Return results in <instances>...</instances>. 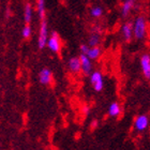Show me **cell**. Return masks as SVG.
Returning a JSON list of instances; mask_svg holds the SVG:
<instances>
[{"label": "cell", "mask_w": 150, "mask_h": 150, "mask_svg": "<svg viewBox=\"0 0 150 150\" xmlns=\"http://www.w3.org/2000/svg\"><path fill=\"white\" fill-rule=\"evenodd\" d=\"M89 48H90V46H89L88 44H81V46H79V50H81V54H86V55H87Z\"/></svg>", "instance_id": "19"}, {"label": "cell", "mask_w": 150, "mask_h": 150, "mask_svg": "<svg viewBox=\"0 0 150 150\" xmlns=\"http://www.w3.org/2000/svg\"><path fill=\"white\" fill-rule=\"evenodd\" d=\"M148 31V23L143 15L137 16L133 22V33L136 40H144Z\"/></svg>", "instance_id": "1"}, {"label": "cell", "mask_w": 150, "mask_h": 150, "mask_svg": "<svg viewBox=\"0 0 150 150\" xmlns=\"http://www.w3.org/2000/svg\"><path fill=\"white\" fill-rule=\"evenodd\" d=\"M48 41V29H47V22L44 18L41 21L40 26V33H39V40H38V45L40 48L45 47Z\"/></svg>", "instance_id": "3"}, {"label": "cell", "mask_w": 150, "mask_h": 150, "mask_svg": "<svg viewBox=\"0 0 150 150\" xmlns=\"http://www.w3.org/2000/svg\"><path fill=\"white\" fill-rule=\"evenodd\" d=\"M30 35H31V28H30L29 25H27L23 29V37L26 38V39H28V38H30Z\"/></svg>", "instance_id": "18"}, {"label": "cell", "mask_w": 150, "mask_h": 150, "mask_svg": "<svg viewBox=\"0 0 150 150\" xmlns=\"http://www.w3.org/2000/svg\"><path fill=\"white\" fill-rule=\"evenodd\" d=\"M52 79H53V75H52V71L50 69L41 70L40 74H39V81H40L41 84L48 85L50 84Z\"/></svg>", "instance_id": "12"}, {"label": "cell", "mask_w": 150, "mask_h": 150, "mask_svg": "<svg viewBox=\"0 0 150 150\" xmlns=\"http://www.w3.org/2000/svg\"><path fill=\"white\" fill-rule=\"evenodd\" d=\"M101 41H102V35H101L100 30H92L88 39V45L90 47L100 46Z\"/></svg>", "instance_id": "10"}, {"label": "cell", "mask_w": 150, "mask_h": 150, "mask_svg": "<svg viewBox=\"0 0 150 150\" xmlns=\"http://www.w3.org/2000/svg\"><path fill=\"white\" fill-rule=\"evenodd\" d=\"M121 35L125 42H130L132 40V38H134V33H133V23L127 22L123 24V26L121 27Z\"/></svg>", "instance_id": "7"}, {"label": "cell", "mask_w": 150, "mask_h": 150, "mask_svg": "<svg viewBox=\"0 0 150 150\" xmlns=\"http://www.w3.org/2000/svg\"><path fill=\"white\" fill-rule=\"evenodd\" d=\"M121 105L118 102H112L108 107V116L110 117H118L121 114Z\"/></svg>", "instance_id": "13"}, {"label": "cell", "mask_w": 150, "mask_h": 150, "mask_svg": "<svg viewBox=\"0 0 150 150\" xmlns=\"http://www.w3.org/2000/svg\"><path fill=\"white\" fill-rule=\"evenodd\" d=\"M102 55V48L100 46H92L89 48L87 53V56L90 58L91 60H97L100 58Z\"/></svg>", "instance_id": "14"}, {"label": "cell", "mask_w": 150, "mask_h": 150, "mask_svg": "<svg viewBox=\"0 0 150 150\" xmlns=\"http://www.w3.org/2000/svg\"><path fill=\"white\" fill-rule=\"evenodd\" d=\"M135 4H136L135 0H123L122 1L120 12H121V16L123 18H125V17H128L130 15L131 11L135 8Z\"/></svg>", "instance_id": "8"}, {"label": "cell", "mask_w": 150, "mask_h": 150, "mask_svg": "<svg viewBox=\"0 0 150 150\" xmlns=\"http://www.w3.org/2000/svg\"><path fill=\"white\" fill-rule=\"evenodd\" d=\"M90 83L92 85L93 89L97 92H100V91L103 90L104 88V79H103V75L100 71H94L90 74Z\"/></svg>", "instance_id": "2"}, {"label": "cell", "mask_w": 150, "mask_h": 150, "mask_svg": "<svg viewBox=\"0 0 150 150\" xmlns=\"http://www.w3.org/2000/svg\"><path fill=\"white\" fill-rule=\"evenodd\" d=\"M149 125V118L146 115L137 116L134 120V129L138 132H143L148 128Z\"/></svg>", "instance_id": "5"}, {"label": "cell", "mask_w": 150, "mask_h": 150, "mask_svg": "<svg viewBox=\"0 0 150 150\" xmlns=\"http://www.w3.org/2000/svg\"><path fill=\"white\" fill-rule=\"evenodd\" d=\"M32 17V6L30 3H27L25 6V13H24V18H25V22L27 24L30 23Z\"/></svg>", "instance_id": "17"}, {"label": "cell", "mask_w": 150, "mask_h": 150, "mask_svg": "<svg viewBox=\"0 0 150 150\" xmlns=\"http://www.w3.org/2000/svg\"><path fill=\"white\" fill-rule=\"evenodd\" d=\"M141 67L144 76L150 81V56L148 54H144L141 57Z\"/></svg>", "instance_id": "9"}, {"label": "cell", "mask_w": 150, "mask_h": 150, "mask_svg": "<svg viewBox=\"0 0 150 150\" xmlns=\"http://www.w3.org/2000/svg\"><path fill=\"white\" fill-rule=\"evenodd\" d=\"M81 62V72L85 75H90L92 73V63H91V59L86 55V54H81L79 56Z\"/></svg>", "instance_id": "6"}, {"label": "cell", "mask_w": 150, "mask_h": 150, "mask_svg": "<svg viewBox=\"0 0 150 150\" xmlns=\"http://www.w3.org/2000/svg\"><path fill=\"white\" fill-rule=\"evenodd\" d=\"M47 46L54 53H59L61 50V40L57 32H52L50 38L47 41Z\"/></svg>", "instance_id": "4"}, {"label": "cell", "mask_w": 150, "mask_h": 150, "mask_svg": "<svg viewBox=\"0 0 150 150\" xmlns=\"http://www.w3.org/2000/svg\"><path fill=\"white\" fill-rule=\"evenodd\" d=\"M104 14V9L100 6H94L90 9V15L93 18H100Z\"/></svg>", "instance_id": "15"}, {"label": "cell", "mask_w": 150, "mask_h": 150, "mask_svg": "<svg viewBox=\"0 0 150 150\" xmlns=\"http://www.w3.org/2000/svg\"><path fill=\"white\" fill-rule=\"evenodd\" d=\"M38 13L40 16L41 21L45 18V0H37Z\"/></svg>", "instance_id": "16"}, {"label": "cell", "mask_w": 150, "mask_h": 150, "mask_svg": "<svg viewBox=\"0 0 150 150\" xmlns=\"http://www.w3.org/2000/svg\"><path fill=\"white\" fill-rule=\"evenodd\" d=\"M69 70L74 74H77L81 71V62L79 57H72L71 59L69 60Z\"/></svg>", "instance_id": "11"}]
</instances>
